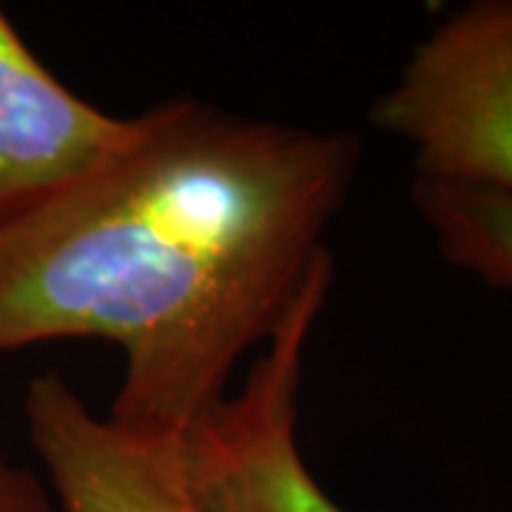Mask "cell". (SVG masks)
<instances>
[{"mask_svg":"<svg viewBox=\"0 0 512 512\" xmlns=\"http://www.w3.org/2000/svg\"><path fill=\"white\" fill-rule=\"evenodd\" d=\"M350 131L171 100L117 154L0 217V353L103 339L123 350L111 421L185 441L271 339L348 200Z\"/></svg>","mask_w":512,"mask_h":512,"instance_id":"1","label":"cell"},{"mask_svg":"<svg viewBox=\"0 0 512 512\" xmlns=\"http://www.w3.org/2000/svg\"><path fill=\"white\" fill-rule=\"evenodd\" d=\"M0 512H60L40 478L0 461Z\"/></svg>","mask_w":512,"mask_h":512,"instance_id":"7","label":"cell"},{"mask_svg":"<svg viewBox=\"0 0 512 512\" xmlns=\"http://www.w3.org/2000/svg\"><path fill=\"white\" fill-rule=\"evenodd\" d=\"M333 259L319 256L234 399L185 439L205 512H345L313 478L296 439L305 350L328 302Z\"/></svg>","mask_w":512,"mask_h":512,"instance_id":"3","label":"cell"},{"mask_svg":"<svg viewBox=\"0 0 512 512\" xmlns=\"http://www.w3.org/2000/svg\"><path fill=\"white\" fill-rule=\"evenodd\" d=\"M137 117H111L46 72L0 9V217L117 154Z\"/></svg>","mask_w":512,"mask_h":512,"instance_id":"5","label":"cell"},{"mask_svg":"<svg viewBox=\"0 0 512 512\" xmlns=\"http://www.w3.org/2000/svg\"><path fill=\"white\" fill-rule=\"evenodd\" d=\"M413 202L444 259L512 291V197L416 177Z\"/></svg>","mask_w":512,"mask_h":512,"instance_id":"6","label":"cell"},{"mask_svg":"<svg viewBox=\"0 0 512 512\" xmlns=\"http://www.w3.org/2000/svg\"><path fill=\"white\" fill-rule=\"evenodd\" d=\"M23 413L60 512H205L185 441L151 439L94 416L60 373L29 384Z\"/></svg>","mask_w":512,"mask_h":512,"instance_id":"4","label":"cell"},{"mask_svg":"<svg viewBox=\"0 0 512 512\" xmlns=\"http://www.w3.org/2000/svg\"><path fill=\"white\" fill-rule=\"evenodd\" d=\"M370 120L413 146L416 177L512 197V0L441 20Z\"/></svg>","mask_w":512,"mask_h":512,"instance_id":"2","label":"cell"}]
</instances>
